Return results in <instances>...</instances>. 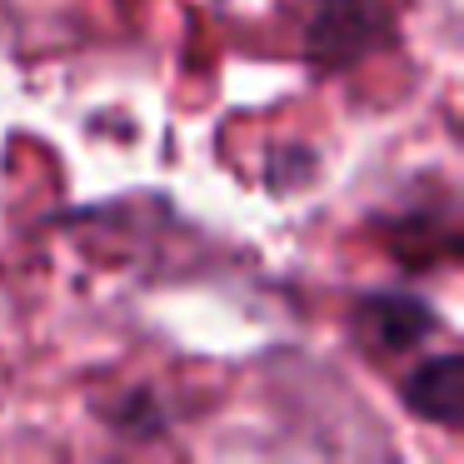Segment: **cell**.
<instances>
[{
  "label": "cell",
  "mask_w": 464,
  "mask_h": 464,
  "mask_svg": "<svg viewBox=\"0 0 464 464\" xmlns=\"http://www.w3.org/2000/svg\"><path fill=\"white\" fill-rule=\"evenodd\" d=\"M384 25H390L384 0H320L310 21V55L320 61V71L350 65L384 41Z\"/></svg>",
  "instance_id": "1"
},
{
  "label": "cell",
  "mask_w": 464,
  "mask_h": 464,
  "mask_svg": "<svg viewBox=\"0 0 464 464\" xmlns=\"http://www.w3.org/2000/svg\"><path fill=\"white\" fill-rule=\"evenodd\" d=\"M354 320H360V330L380 350H410L414 340L440 330L430 300H414V295H364Z\"/></svg>",
  "instance_id": "2"
},
{
  "label": "cell",
  "mask_w": 464,
  "mask_h": 464,
  "mask_svg": "<svg viewBox=\"0 0 464 464\" xmlns=\"http://www.w3.org/2000/svg\"><path fill=\"white\" fill-rule=\"evenodd\" d=\"M459 354H430L420 370L404 380V404L414 414H424L430 424H444L454 430L464 414V400H459Z\"/></svg>",
  "instance_id": "3"
}]
</instances>
